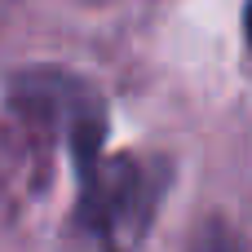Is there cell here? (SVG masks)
I'll return each mask as SVG.
<instances>
[{"mask_svg": "<svg viewBox=\"0 0 252 252\" xmlns=\"http://www.w3.org/2000/svg\"><path fill=\"white\" fill-rule=\"evenodd\" d=\"M155 182L133 159H97L80 177V221L102 239L106 252H128L155 213Z\"/></svg>", "mask_w": 252, "mask_h": 252, "instance_id": "1", "label": "cell"}, {"mask_svg": "<svg viewBox=\"0 0 252 252\" xmlns=\"http://www.w3.org/2000/svg\"><path fill=\"white\" fill-rule=\"evenodd\" d=\"M244 27H248V44H252V0H248V9H244Z\"/></svg>", "mask_w": 252, "mask_h": 252, "instance_id": "2", "label": "cell"}]
</instances>
